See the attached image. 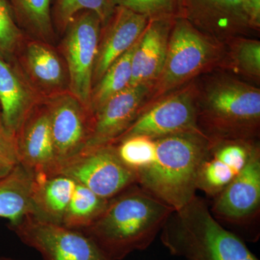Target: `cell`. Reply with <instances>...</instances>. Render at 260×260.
I'll return each instance as SVG.
<instances>
[{
    "instance_id": "cell-9",
    "label": "cell",
    "mask_w": 260,
    "mask_h": 260,
    "mask_svg": "<svg viewBox=\"0 0 260 260\" xmlns=\"http://www.w3.org/2000/svg\"><path fill=\"white\" fill-rule=\"evenodd\" d=\"M198 90L189 84L159 99L140 113L114 144L135 135L152 138L200 130L198 126Z\"/></svg>"
},
{
    "instance_id": "cell-17",
    "label": "cell",
    "mask_w": 260,
    "mask_h": 260,
    "mask_svg": "<svg viewBox=\"0 0 260 260\" xmlns=\"http://www.w3.org/2000/svg\"><path fill=\"white\" fill-rule=\"evenodd\" d=\"M175 20H149L133 53L129 86L153 85L158 78L165 61L169 36Z\"/></svg>"
},
{
    "instance_id": "cell-14",
    "label": "cell",
    "mask_w": 260,
    "mask_h": 260,
    "mask_svg": "<svg viewBox=\"0 0 260 260\" xmlns=\"http://www.w3.org/2000/svg\"><path fill=\"white\" fill-rule=\"evenodd\" d=\"M260 206L259 146L251 154L244 169L215 198L212 214L228 223L244 224L259 213Z\"/></svg>"
},
{
    "instance_id": "cell-28",
    "label": "cell",
    "mask_w": 260,
    "mask_h": 260,
    "mask_svg": "<svg viewBox=\"0 0 260 260\" xmlns=\"http://www.w3.org/2000/svg\"><path fill=\"white\" fill-rule=\"evenodd\" d=\"M23 39V32L15 18L9 0H0V54L9 59Z\"/></svg>"
},
{
    "instance_id": "cell-12",
    "label": "cell",
    "mask_w": 260,
    "mask_h": 260,
    "mask_svg": "<svg viewBox=\"0 0 260 260\" xmlns=\"http://www.w3.org/2000/svg\"><path fill=\"white\" fill-rule=\"evenodd\" d=\"M47 107L54 150L61 165L86 147L93 115L72 95L53 99Z\"/></svg>"
},
{
    "instance_id": "cell-20",
    "label": "cell",
    "mask_w": 260,
    "mask_h": 260,
    "mask_svg": "<svg viewBox=\"0 0 260 260\" xmlns=\"http://www.w3.org/2000/svg\"><path fill=\"white\" fill-rule=\"evenodd\" d=\"M32 177L21 165L0 179V218L13 224L34 214L31 203Z\"/></svg>"
},
{
    "instance_id": "cell-8",
    "label": "cell",
    "mask_w": 260,
    "mask_h": 260,
    "mask_svg": "<svg viewBox=\"0 0 260 260\" xmlns=\"http://www.w3.org/2000/svg\"><path fill=\"white\" fill-rule=\"evenodd\" d=\"M59 174L107 200L137 184L134 173L121 161L114 145L84 148L61 162Z\"/></svg>"
},
{
    "instance_id": "cell-1",
    "label": "cell",
    "mask_w": 260,
    "mask_h": 260,
    "mask_svg": "<svg viewBox=\"0 0 260 260\" xmlns=\"http://www.w3.org/2000/svg\"><path fill=\"white\" fill-rule=\"evenodd\" d=\"M174 210L133 184L108 202L90 226L81 231L113 260L148 249Z\"/></svg>"
},
{
    "instance_id": "cell-25",
    "label": "cell",
    "mask_w": 260,
    "mask_h": 260,
    "mask_svg": "<svg viewBox=\"0 0 260 260\" xmlns=\"http://www.w3.org/2000/svg\"><path fill=\"white\" fill-rule=\"evenodd\" d=\"M114 8L112 0H56L53 20L58 28L65 30L75 15L90 10L99 16L103 26L112 15Z\"/></svg>"
},
{
    "instance_id": "cell-7",
    "label": "cell",
    "mask_w": 260,
    "mask_h": 260,
    "mask_svg": "<svg viewBox=\"0 0 260 260\" xmlns=\"http://www.w3.org/2000/svg\"><path fill=\"white\" fill-rule=\"evenodd\" d=\"M102 27V21L94 12H80L65 28L63 43L70 93L90 114L93 70Z\"/></svg>"
},
{
    "instance_id": "cell-13",
    "label": "cell",
    "mask_w": 260,
    "mask_h": 260,
    "mask_svg": "<svg viewBox=\"0 0 260 260\" xmlns=\"http://www.w3.org/2000/svg\"><path fill=\"white\" fill-rule=\"evenodd\" d=\"M15 138L20 164L32 177L59 174L60 165L54 150L47 107H36Z\"/></svg>"
},
{
    "instance_id": "cell-23",
    "label": "cell",
    "mask_w": 260,
    "mask_h": 260,
    "mask_svg": "<svg viewBox=\"0 0 260 260\" xmlns=\"http://www.w3.org/2000/svg\"><path fill=\"white\" fill-rule=\"evenodd\" d=\"M19 26L40 39H50L54 34L51 0H9Z\"/></svg>"
},
{
    "instance_id": "cell-5",
    "label": "cell",
    "mask_w": 260,
    "mask_h": 260,
    "mask_svg": "<svg viewBox=\"0 0 260 260\" xmlns=\"http://www.w3.org/2000/svg\"><path fill=\"white\" fill-rule=\"evenodd\" d=\"M223 58V44L200 31L185 18L176 19L161 73L142 112L169 92L221 63Z\"/></svg>"
},
{
    "instance_id": "cell-27",
    "label": "cell",
    "mask_w": 260,
    "mask_h": 260,
    "mask_svg": "<svg viewBox=\"0 0 260 260\" xmlns=\"http://www.w3.org/2000/svg\"><path fill=\"white\" fill-rule=\"evenodd\" d=\"M121 6L150 20L181 18V0H112Z\"/></svg>"
},
{
    "instance_id": "cell-18",
    "label": "cell",
    "mask_w": 260,
    "mask_h": 260,
    "mask_svg": "<svg viewBox=\"0 0 260 260\" xmlns=\"http://www.w3.org/2000/svg\"><path fill=\"white\" fill-rule=\"evenodd\" d=\"M0 54V114L6 127L15 135L37 107L31 89L18 70Z\"/></svg>"
},
{
    "instance_id": "cell-10",
    "label": "cell",
    "mask_w": 260,
    "mask_h": 260,
    "mask_svg": "<svg viewBox=\"0 0 260 260\" xmlns=\"http://www.w3.org/2000/svg\"><path fill=\"white\" fill-rule=\"evenodd\" d=\"M181 18L222 44L256 30L246 0H181Z\"/></svg>"
},
{
    "instance_id": "cell-4",
    "label": "cell",
    "mask_w": 260,
    "mask_h": 260,
    "mask_svg": "<svg viewBox=\"0 0 260 260\" xmlns=\"http://www.w3.org/2000/svg\"><path fill=\"white\" fill-rule=\"evenodd\" d=\"M198 126L212 142L254 140L260 125V90L219 75L198 96Z\"/></svg>"
},
{
    "instance_id": "cell-29",
    "label": "cell",
    "mask_w": 260,
    "mask_h": 260,
    "mask_svg": "<svg viewBox=\"0 0 260 260\" xmlns=\"http://www.w3.org/2000/svg\"><path fill=\"white\" fill-rule=\"evenodd\" d=\"M20 165L15 135L5 125L0 114V179Z\"/></svg>"
},
{
    "instance_id": "cell-30",
    "label": "cell",
    "mask_w": 260,
    "mask_h": 260,
    "mask_svg": "<svg viewBox=\"0 0 260 260\" xmlns=\"http://www.w3.org/2000/svg\"><path fill=\"white\" fill-rule=\"evenodd\" d=\"M251 20L256 30L260 27V0H246Z\"/></svg>"
},
{
    "instance_id": "cell-21",
    "label": "cell",
    "mask_w": 260,
    "mask_h": 260,
    "mask_svg": "<svg viewBox=\"0 0 260 260\" xmlns=\"http://www.w3.org/2000/svg\"><path fill=\"white\" fill-rule=\"evenodd\" d=\"M137 42L109 67L98 82L96 86L92 90L90 106L92 115L93 116L98 109L109 99L129 86L132 78V59Z\"/></svg>"
},
{
    "instance_id": "cell-3",
    "label": "cell",
    "mask_w": 260,
    "mask_h": 260,
    "mask_svg": "<svg viewBox=\"0 0 260 260\" xmlns=\"http://www.w3.org/2000/svg\"><path fill=\"white\" fill-rule=\"evenodd\" d=\"M160 240L172 255L184 260H259L239 236L217 221L206 202L197 195L173 212Z\"/></svg>"
},
{
    "instance_id": "cell-31",
    "label": "cell",
    "mask_w": 260,
    "mask_h": 260,
    "mask_svg": "<svg viewBox=\"0 0 260 260\" xmlns=\"http://www.w3.org/2000/svg\"><path fill=\"white\" fill-rule=\"evenodd\" d=\"M0 260H20L15 259V258L9 257V256H0Z\"/></svg>"
},
{
    "instance_id": "cell-2",
    "label": "cell",
    "mask_w": 260,
    "mask_h": 260,
    "mask_svg": "<svg viewBox=\"0 0 260 260\" xmlns=\"http://www.w3.org/2000/svg\"><path fill=\"white\" fill-rule=\"evenodd\" d=\"M155 140L151 160L135 174L137 184L174 210L180 209L196 195L198 174L211 141L201 130Z\"/></svg>"
},
{
    "instance_id": "cell-6",
    "label": "cell",
    "mask_w": 260,
    "mask_h": 260,
    "mask_svg": "<svg viewBox=\"0 0 260 260\" xmlns=\"http://www.w3.org/2000/svg\"><path fill=\"white\" fill-rule=\"evenodd\" d=\"M8 228L43 260H113L79 230L51 223L30 213Z\"/></svg>"
},
{
    "instance_id": "cell-24",
    "label": "cell",
    "mask_w": 260,
    "mask_h": 260,
    "mask_svg": "<svg viewBox=\"0 0 260 260\" xmlns=\"http://www.w3.org/2000/svg\"><path fill=\"white\" fill-rule=\"evenodd\" d=\"M26 62L32 76L41 85L56 88L62 84L63 68L55 52L44 43H30L26 49Z\"/></svg>"
},
{
    "instance_id": "cell-11",
    "label": "cell",
    "mask_w": 260,
    "mask_h": 260,
    "mask_svg": "<svg viewBox=\"0 0 260 260\" xmlns=\"http://www.w3.org/2000/svg\"><path fill=\"white\" fill-rule=\"evenodd\" d=\"M152 86L151 84L129 86L98 109L85 148L114 144L140 115Z\"/></svg>"
},
{
    "instance_id": "cell-15",
    "label": "cell",
    "mask_w": 260,
    "mask_h": 260,
    "mask_svg": "<svg viewBox=\"0 0 260 260\" xmlns=\"http://www.w3.org/2000/svg\"><path fill=\"white\" fill-rule=\"evenodd\" d=\"M258 147L254 140L211 141L198 174V189L215 198L240 174Z\"/></svg>"
},
{
    "instance_id": "cell-19",
    "label": "cell",
    "mask_w": 260,
    "mask_h": 260,
    "mask_svg": "<svg viewBox=\"0 0 260 260\" xmlns=\"http://www.w3.org/2000/svg\"><path fill=\"white\" fill-rule=\"evenodd\" d=\"M77 183L64 174L32 177L34 214L51 223L61 224Z\"/></svg>"
},
{
    "instance_id": "cell-26",
    "label": "cell",
    "mask_w": 260,
    "mask_h": 260,
    "mask_svg": "<svg viewBox=\"0 0 260 260\" xmlns=\"http://www.w3.org/2000/svg\"><path fill=\"white\" fill-rule=\"evenodd\" d=\"M232 41L229 54L232 68L251 79L259 80V41L242 37Z\"/></svg>"
},
{
    "instance_id": "cell-22",
    "label": "cell",
    "mask_w": 260,
    "mask_h": 260,
    "mask_svg": "<svg viewBox=\"0 0 260 260\" xmlns=\"http://www.w3.org/2000/svg\"><path fill=\"white\" fill-rule=\"evenodd\" d=\"M108 202L77 183L61 225L75 230L87 229L104 211Z\"/></svg>"
},
{
    "instance_id": "cell-16",
    "label": "cell",
    "mask_w": 260,
    "mask_h": 260,
    "mask_svg": "<svg viewBox=\"0 0 260 260\" xmlns=\"http://www.w3.org/2000/svg\"><path fill=\"white\" fill-rule=\"evenodd\" d=\"M149 20L121 6H115L107 23L102 27L93 82H98L121 56L138 42Z\"/></svg>"
}]
</instances>
